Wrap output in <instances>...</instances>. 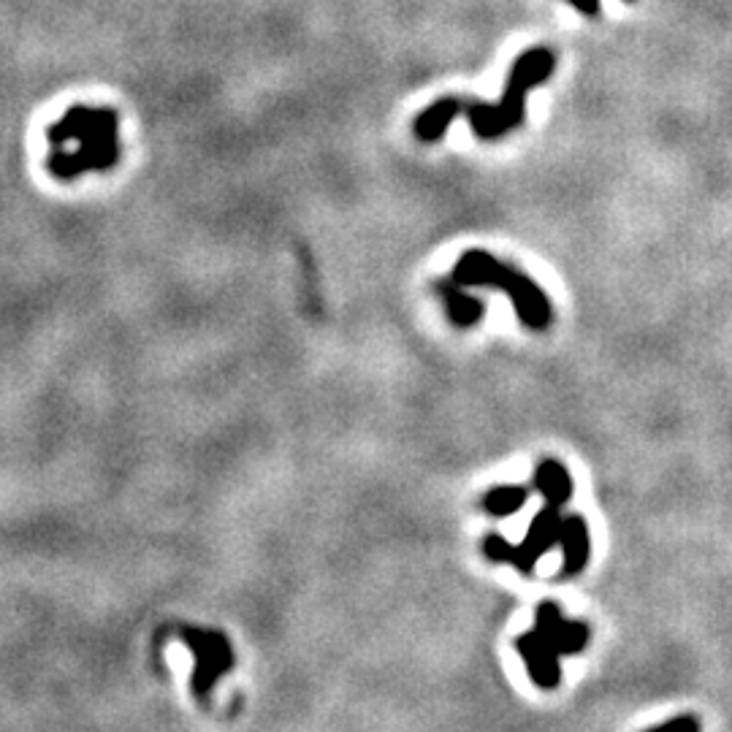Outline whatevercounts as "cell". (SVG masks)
I'll return each instance as SVG.
<instances>
[{"label":"cell","mask_w":732,"mask_h":732,"mask_svg":"<svg viewBox=\"0 0 732 732\" xmlns=\"http://www.w3.org/2000/svg\"><path fill=\"white\" fill-rule=\"evenodd\" d=\"M122 120L112 106L76 104L47 128L49 174L76 182L85 174H106L122 158Z\"/></svg>","instance_id":"1"},{"label":"cell","mask_w":732,"mask_h":732,"mask_svg":"<svg viewBox=\"0 0 732 732\" xmlns=\"http://www.w3.org/2000/svg\"><path fill=\"white\" fill-rule=\"evenodd\" d=\"M592 629L586 621L564 619L559 602L543 600L535 610V629L516 638L518 657L524 659L526 673L540 689H556L562 681L559 659L581 654L589 646Z\"/></svg>","instance_id":"2"},{"label":"cell","mask_w":732,"mask_h":732,"mask_svg":"<svg viewBox=\"0 0 732 732\" xmlns=\"http://www.w3.org/2000/svg\"><path fill=\"white\" fill-rule=\"evenodd\" d=\"M453 280L464 288H494L510 296L513 310L526 329L545 331L554 323V307L529 274L499 261L486 250H467L453 266Z\"/></svg>","instance_id":"3"},{"label":"cell","mask_w":732,"mask_h":732,"mask_svg":"<svg viewBox=\"0 0 732 732\" xmlns=\"http://www.w3.org/2000/svg\"><path fill=\"white\" fill-rule=\"evenodd\" d=\"M554 68L556 57L548 49H529L510 68L505 93L499 98V104H461V112L470 117L475 136L491 141L516 131L526 117L529 90L543 85L545 79L554 74Z\"/></svg>","instance_id":"4"},{"label":"cell","mask_w":732,"mask_h":732,"mask_svg":"<svg viewBox=\"0 0 732 732\" xmlns=\"http://www.w3.org/2000/svg\"><path fill=\"white\" fill-rule=\"evenodd\" d=\"M177 635L188 646L190 654H193L190 689H193L198 703L209 705L217 681H223L234 670V646H231L226 632L212 627H179Z\"/></svg>","instance_id":"5"},{"label":"cell","mask_w":732,"mask_h":732,"mask_svg":"<svg viewBox=\"0 0 732 732\" xmlns=\"http://www.w3.org/2000/svg\"><path fill=\"white\" fill-rule=\"evenodd\" d=\"M562 507L554 505H543V510H537V516L532 518V524L526 529L524 540L516 545L513 551V567H516L521 575H532L535 573L537 562L543 559L551 548L559 545L562 540Z\"/></svg>","instance_id":"6"},{"label":"cell","mask_w":732,"mask_h":732,"mask_svg":"<svg viewBox=\"0 0 732 732\" xmlns=\"http://www.w3.org/2000/svg\"><path fill=\"white\" fill-rule=\"evenodd\" d=\"M559 548H562V573L559 575L562 578H573V575L583 573V567H586L589 556H592V535H589L586 518L578 516V513L564 516Z\"/></svg>","instance_id":"7"},{"label":"cell","mask_w":732,"mask_h":732,"mask_svg":"<svg viewBox=\"0 0 732 732\" xmlns=\"http://www.w3.org/2000/svg\"><path fill=\"white\" fill-rule=\"evenodd\" d=\"M434 291H437V296L445 304L448 318H451L456 329H472L486 315V304L478 296L464 291V285L453 280V277H442V280L434 282Z\"/></svg>","instance_id":"8"},{"label":"cell","mask_w":732,"mask_h":732,"mask_svg":"<svg viewBox=\"0 0 732 732\" xmlns=\"http://www.w3.org/2000/svg\"><path fill=\"white\" fill-rule=\"evenodd\" d=\"M532 486L540 491V497L545 499V505L564 507L570 499H573L575 483L573 475L567 472L562 461L556 459H545L540 461V467L535 470V483Z\"/></svg>","instance_id":"9"},{"label":"cell","mask_w":732,"mask_h":732,"mask_svg":"<svg viewBox=\"0 0 732 732\" xmlns=\"http://www.w3.org/2000/svg\"><path fill=\"white\" fill-rule=\"evenodd\" d=\"M461 114V101L459 98H442L437 104H432L426 112L418 114V120H415L413 131L415 136L421 141H437L445 136L448 131V125H451L456 117Z\"/></svg>","instance_id":"10"},{"label":"cell","mask_w":732,"mask_h":732,"mask_svg":"<svg viewBox=\"0 0 732 732\" xmlns=\"http://www.w3.org/2000/svg\"><path fill=\"white\" fill-rule=\"evenodd\" d=\"M532 494L529 486H494L491 491L483 494L480 507L486 510L491 518H507L518 513L526 505V499Z\"/></svg>","instance_id":"11"},{"label":"cell","mask_w":732,"mask_h":732,"mask_svg":"<svg viewBox=\"0 0 732 732\" xmlns=\"http://www.w3.org/2000/svg\"><path fill=\"white\" fill-rule=\"evenodd\" d=\"M513 551H516V545L507 543L499 532H491V535L483 537V554H486L491 562L510 564L513 562Z\"/></svg>","instance_id":"12"},{"label":"cell","mask_w":732,"mask_h":732,"mask_svg":"<svg viewBox=\"0 0 732 732\" xmlns=\"http://www.w3.org/2000/svg\"><path fill=\"white\" fill-rule=\"evenodd\" d=\"M651 730H700V719L692 714L686 716H676V719H670V722H662L657 727H651Z\"/></svg>","instance_id":"13"},{"label":"cell","mask_w":732,"mask_h":732,"mask_svg":"<svg viewBox=\"0 0 732 732\" xmlns=\"http://www.w3.org/2000/svg\"><path fill=\"white\" fill-rule=\"evenodd\" d=\"M575 9L583 11L586 17H597L600 14V0H570Z\"/></svg>","instance_id":"14"}]
</instances>
